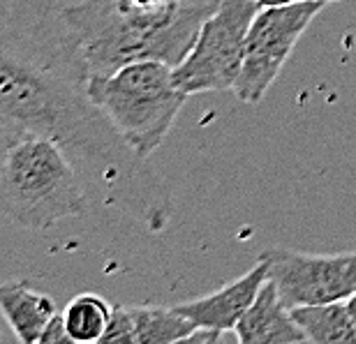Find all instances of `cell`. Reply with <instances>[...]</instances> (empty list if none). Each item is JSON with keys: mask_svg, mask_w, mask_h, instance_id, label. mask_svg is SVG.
<instances>
[{"mask_svg": "<svg viewBox=\"0 0 356 344\" xmlns=\"http://www.w3.org/2000/svg\"><path fill=\"white\" fill-rule=\"evenodd\" d=\"M216 7L218 3L183 0L153 7L132 0H70L65 17L79 40L90 81L137 60L176 67Z\"/></svg>", "mask_w": 356, "mask_h": 344, "instance_id": "cell-2", "label": "cell"}, {"mask_svg": "<svg viewBox=\"0 0 356 344\" xmlns=\"http://www.w3.org/2000/svg\"><path fill=\"white\" fill-rule=\"evenodd\" d=\"M347 303V310H350V314H352V321H354V326H356V291L352 293L350 298L345 300Z\"/></svg>", "mask_w": 356, "mask_h": 344, "instance_id": "cell-16", "label": "cell"}, {"mask_svg": "<svg viewBox=\"0 0 356 344\" xmlns=\"http://www.w3.org/2000/svg\"><path fill=\"white\" fill-rule=\"evenodd\" d=\"M257 12V0H220L199 28L190 51L174 67V81L185 95L234 88Z\"/></svg>", "mask_w": 356, "mask_h": 344, "instance_id": "cell-5", "label": "cell"}, {"mask_svg": "<svg viewBox=\"0 0 356 344\" xmlns=\"http://www.w3.org/2000/svg\"><path fill=\"white\" fill-rule=\"evenodd\" d=\"M88 97L125 146L148 160L172 132L190 95L174 81V65L137 60L88 81Z\"/></svg>", "mask_w": 356, "mask_h": 344, "instance_id": "cell-4", "label": "cell"}, {"mask_svg": "<svg viewBox=\"0 0 356 344\" xmlns=\"http://www.w3.org/2000/svg\"><path fill=\"white\" fill-rule=\"evenodd\" d=\"M305 342L312 344H345L356 342V326L345 300L322 305H301L291 310Z\"/></svg>", "mask_w": 356, "mask_h": 344, "instance_id": "cell-12", "label": "cell"}, {"mask_svg": "<svg viewBox=\"0 0 356 344\" xmlns=\"http://www.w3.org/2000/svg\"><path fill=\"white\" fill-rule=\"evenodd\" d=\"M0 314L21 344H40L58 307L49 293L35 291L24 279H10L0 284Z\"/></svg>", "mask_w": 356, "mask_h": 344, "instance_id": "cell-11", "label": "cell"}, {"mask_svg": "<svg viewBox=\"0 0 356 344\" xmlns=\"http://www.w3.org/2000/svg\"><path fill=\"white\" fill-rule=\"evenodd\" d=\"M58 342H70V335H67V328L63 324V314L58 312L56 317L49 321L44 333H42L40 344H58Z\"/></svg>", "mask_w": 356, "mask_h": 344, "instance_id": "cell-14", "label": "cell"}, {"mask_svg": "<svg viewBox=\"0 0 356 344\" xmlns=\"http://www.w3.org/2000/svg\"><path fill=\"white\" fill-rule=\"evenodd\" d=\"M63 324L67 328L70 342L92 344L102 342L106 328H109L113 305L104 300L99 293H79L63 307Z\"/></svg>", "mask_w": 356, "mask_h": 344, "instance_id": "cell-13", "label": "cell"}, {"mask_svg": "<svg viewBox=\"0 0 356 344\" xmlns=\"http://www.w3.org/2000/svg\"><path fill=\"white\" fill-rule=\"evenodd\" d=\"M268 279L289 310L347 300L356 291V249L343 254H305L296 249H266Z\"/></svg>", "mask_w": 356, "mask_h": 344, "instance_id": "cell-7", "label": "cell"}, {"mask_svg": "<svg viewBox=\"0 0 356 344\" xmlns=\"http://www.w3.org/2000/svg\"><path fill=\"white\" fill-rule=\"evenodd\" d=\"M236 340L241 344H296L305 342L294 314L277 293L275 284L266 279L254 303L248 307L236 326Z\"/></svg>", "mask_w": 356, "mask_h": 344, "instance_id": "cell-10", "label": "cell"}, {"mask_svg": "<svg viewBox=\"0 0 356 344\" xmlns=\"http://www.w3.org/2000/svg\"><path fill=\"white\" fill-rule=\"evenodd\" d=\"M326 7L322 0L305 3L259 7L248 31L243 65L234 83V95L238 102L257 104L264 99L270 85L275 83L284 63L298 44L301 35L308 31L315 17Z\"/></svg>", "mask_w": 356, "mask_h": 344, "instance_id": "cell-6", "label": "cell"}, {"mask_svg": "<svg viewBox=\"0 0 356 344\" xmlns=\"http://www.w3.org/2000/svg\"><path fill=\"white\" fill-rule=\"evenodd\" d=\"M0 213L31 231L88 213L79 169L58 141L40 134L12 137L0 162Z\"/></svg>", "mask_w": 356, "mask_h": 344, "instance_id": "cell-3", "label": "cell"}, {"mask_svg": "<svg viewBox=\"0 0 356 344\" xmlns=\"http://www.w3.org/2000/svg\"><path fill=\"white\" fill-rule=\"evenodd\" d=\"M67 3L0 0V127L58 141L104 204L160 231L172 215L169 188L90 102Z\"/></svg>", "mask_w": 356, "mask_h": 344, "instance_id": "cell-1", "label": "cell"}, {"mask_svg": "<svg viewBox=\"0 0 356 344\" xmlns=\"http://www.w3.org/2000/svg\"><path fill=\"white\" fill-rule=\"evenodd\" d=\"M259 7H277V5H291V3H305V0H257ZM322 3H338V0H322Z\"/></svg>", "mask_w": 356, "mask_h": 344, "instance_id": "cell-15", "label": "cell"}, {"mask_svg": "<svg viewBox=\"0 0 356 344\" xmlns=\"http://www.w3.org/2000/svg\"><path fill=\"white\" fill-rule=\"evenodd\" d=\"M197 331L176 307L162 305H113V314L102 342L123 344H174L188 342Z\"/></svg>", "mask_w": 356, "mask_h": 344, "instance_id": "cell-9", "label": "cell"}, {"mask_svg": "<svg viewBox=\"0 0 356 344\" xmlns=\"http://www.w3.org/2000/svg\"><path fill=\"white\" fill-rule=\"evenodd\" d=\"M268 279V266L259 259L254 266L241 277L232 279L218 291L202 298H192L185 303L174 305L185 319H190L197 328H213L220 333H234L238 321L243 319L248 307L254 303L257 293Z\"/></svg>", "mask_w": 356, "mask_h": 344, "instance_id": "cell-8", "label": "cell"}]
</instances>
